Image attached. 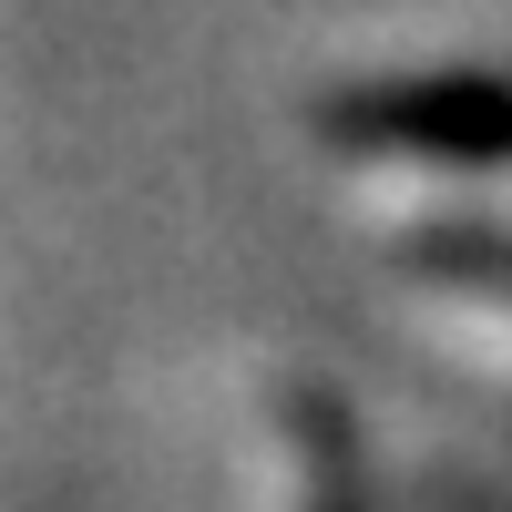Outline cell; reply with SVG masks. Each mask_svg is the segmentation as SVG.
<instances>
[{
    "label": "cell",
    "instance_id": "7a4b0ae2",
    "mask_svg": "<svg viewBox=\"0 0 512 512\" xmlns=\"http://www.w3.org/2000/svg\"><path fill=\"white\" fill-rule=\"evenodd\" d=\"M400 267L431 277L451 297H492V308H512V216H431L400 236Z\"/></svg>",
    "mask_w": 512,
    "mask_h": 512
},
{
    "label": "cell",
    "instance_id": "6da1fadb",
    "mask_svg": "<svg viewBox=\"0 0 512 512\" xmlns=\"http://www.w3.org/2000/svg\"><path fill=\"white\" fill-rule=\"evenodd\" d=\"M318 144L338 154H400V164H451V175H512V72L492 62H441V72H379L318 93Z\"/></svg>",
    "mask_w": 512,
    "mask_h": 512
}]
</instances>
